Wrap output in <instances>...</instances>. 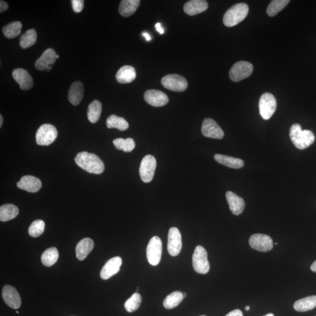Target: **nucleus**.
I'll return each mask as SVG.
<instances>
[{
    "instance_id": "obj_1",
    "label": "nucleus",
    "mask_w": 316,
    "mask_h": 316,
    "mask_svg": "<svg viewBox=\"0 0 316 316\" xmlns=\"http://www.w3.org/2000/svg\"><path fill=\"white\" fill-rule=\"evenodd\" d=\"M75 161L77 165L90 173L100 175L104 172L105 163L96 154L81 152L77 154Z\"/></svg>"
},
{
    "instance_id": "obj_2",
    "label": "nucleus",
    "mask_w": 316,
    "mask_h": 316,
    "mask_svg": "<svg viewBox=\"0 0 316 316\" xmlns=\"http://www.w3.org/2000/svg\"><path fill=\"white\" fill-rule=\"evenodd\" d=\"M289 136L294 146L299 150H305L315 141L314 133L310 130H302L301 125L293 124L290 128Z\"/></svg>"
},
{
    "instance_id": "obj_3",
    "label": "nucleus",
    "mask_w": 316,
    "mask_h": 316,
    "mask_svg": "<svg viewBox=\"0 0 316 316\" xmlns=\"http://www.w3.org/2000/svg\"><path fill=\"white\" fill-rule=\"evenodd\" d=\"M248 12L249 7L246 3L241 2L235 4L225 12L223 17V23L226 27H234L246 18Z\"/></svg>"
},
{
    "instance_id": "obj_4",
    "label": "nucleus",
    "mask_w": 316,
    "mask_h": 316,
    "mask_svg": "<svg viewBox=\"0 0 316 316\" xmlns=\"http://www.w3.org/2000/svg\"><path fill=\"white\" fill-rule=\"evenodd\" d=\"M57 134V129L53 125L50 124L42 125L37 132V144L41 146H50L56 140Z\"/></svg>"
},
{
    "instance_id": "obj_5",
    "label": "nucleus",
    "mask_w": 316,
    "mask_h": 316,
    "mask_svg": "<svg viewBox=\"0 0 316 316\" xmlns=\"http://www.w3.org/2000/svg\"><path fill=\"white\" fill-rule=\"evenodd\" d=\"M192 263L196 272L201 274L208 273L210 270L207 251L201 246H197L193 255Z\"/></svg>"
},
{
    "instance_id": "obj_6",
    "label": "nucleus",
    "mask_w": 316,
    "mask_h": 316,
    "mask_svg": "<svg viewBox=\"0 0 316 316\" xmlns=\"http://www.w3.org/2000/svg\"><path fill=\"white\" fill-rule=\"evenodd\" d=\"M254 70L252 64L246 61H240L232 66L229 76L232 81L238 82L251 76Z\"/></svg>"
},
{
    "instance_id": "obj_7",
    "label": "nucleus",
    "mask_w": 316,
    "mask_h": 316,
    "mask_svg": "<svg viewBox=\"0 0 316 316\" xmlns=\"http://www.w3.org/2000/svg\"><path fill=\"white\" fill-rule=\"evenodd\" d=\"M161 84L164 88L176 92L185 91L188 86V81L185 77L177 74L164 76L161 80Z\"/></svg>"
},
{
    "instance_id": "obj_8",
    "label": "nucleus",
    "mask_w": 316,
    "mask_h": 316,
    "mask_svg": "<svg viewBox=\"0 0 316 316\" xmlns=\"http://www.w3.org/2000/svg\"><path fill=\"white\" fill-rule=\"evenodd\" d=\"M162 253V243L160 238L154 236L150 240L147 248V257L151 265L159 263Z\"/></svg>"
},
{
    "instance_id": "obj_9",
    "label": "nucleus",
    "mask_w": 316,
    "mask_h": 316,
    "mask_svg": "<svg viewBox=\"0 0 316 316\" xmlns=\"http://www.w3.org/2000/svg\"><path fill=\"white\" fill-rule=\"evenodd\" d=\"M260 114L264 120H269L276 111V101L271 93H265L261 96L259 102Z\"/></svg>"
},
{
    "instance_id": "obj_10",
    "label": "nucleus",
    "mask_w": 316,
    "mask_h": 316,
    "mask_svg": "<svg viewBox=\"0 0 316 316\" xmlns=\"http://www.w3.org/2000/svg\"><path fill=\"white\" fill-rule=\"evenodd\" d=\"M157 167L156 158L151 155L145 157L140 164V175L141 179L145 183L152 181Z\"/></svg>"
},
{
    "instance_id": "obj_11",
    "label": "nucleus",
    "mask_w": 316,
    "mask_h": 316,
    "mask_svg": "<svg viewBox=\"0 0 316 316\" xmlns=\"http://www.w3.org/2000/svg\"><path fill=\"white\" fill-rule=\"evenodd\" d=\"M251 248L261 252H267L272 250L273 241L270 236L263 234H256L251 235L249 240Z\"/></svg>"
},
{
    "instance_id": "obj_12",
    "label": "nucleus",
    "mask_w": 316,
    "mask_h": 316,
    "mask_svg": "<svg viewBox=\"0 0 316 316\" xmlns=\"http://www.w3.org/2000/svg\"><path fill=\"white\" fill-rule=\"evenodd\" d=\"M182 247V235L176 227L169 229L167 237V250L171 256L176 257L181 251Z\"/></svg>"
},
{
    "instance_id": "obj_13",
    "label": "nucleus",
    "mask_w": 316,
    "mask_h": 316,
    "mask_svg": "<svg viewBox=\"0 0 316 316\" xmlns=\"http://www.w3.org/2000/svg\"><path fill=\"white\" fill-rule=\"evenodd\" d=\"M202 133L205 137L221 140L224 136L223 131L214 120L206 118L203 121Z\"/></svg>"
},
{
    "instance_id": "obj_14",
    "label": "nucleus",
    "mask_w": 316,
    "mask_h": 316,
    "mask_svg": "<svg viewBox=\"0 0 316 316\" xmlns=\"http://www.w3.org/2000/svg\"><path fill=\"white\" fill-rule=\"evenodd\" d=\"M144 97L145 101L154 107H162L169 102L168 96L160 90H148Z\"/></svg>"
},
{
    "instance_id": "obj_15",
    "label": "nucleus",
    "mask_w": 316,
    "mask_h": 316,
    "mask_svg": "<svg viewBox=\"0 0 316 316\" xmlns=\"http://www.w3.org/2000/svg\"><path fill=\"white\" fill-rule=\"evenodd\" d=\"M2 296L3 300L9 307L17 309L21 305L20 295L14 287L11 285H5L2 289Z\"/></svg>"
},
{
    "instance_id": "obj_16",
    "label": "nucleus",
    "mask_w": 316,
    "mask_h": 316,
    "mask_svg": "<svg viewBox=\"0 0 316 316\" xmlns=\"http://www.w3.org/2000/svg\"><path fill=\"white\" fill-rule=\"evenodd\" d=\"M12 77L16 82L18 83L19 88L22 90H28L34 86V80L27 70L18 68L12 72Z\"/></svg>"
},
{
    "instance_id": "obj_17",
    "label": "nucleus",
    "mask_w": 316,
    "mask_h": 316,
    "mask_svg": "<svg viewBox=\"0 0 316 316\" xmlns=\"http://www.w3.org/2000/svg\"><path fill=\"white\" fill-rule=\"evenodd\" d=\"M121 264L122 259L120 257H113L109 260L101 270V278L107 280L115 275L120 271Z\"/></svg>"
},
{
    "instance_id": "obj_18",
    "label": "nucleus",
    "mask_w": 316,
    "mask_h": 316,
    "mask_svg": "<svg viewBox=\"0 0 316 316\" xmlns=\"http://www.w3.org/2000/svg\"><path fill=\"white\" fill-rule=\"evenodd\" d=\"M56 52L52 48L47 49L35 62V67L39 70H47L56 62Z\"/></svg>"
},
{
    "instance_id": "obj_19",
    "label": "nucleus",
    "mask_w": 316,
    "mask_h": 316,
    "mask_svg": "<svg viewBox=\"0 0 316 316\" xmlns=\"http://www.w3.org/2000/svg\"><path fill=\"white\" fill-rule=\"evenodd\" d=\"M17 186L19 189L26 190L28 192L36 193L42 188V182L37 177L27 175L21 177Z\"/></svg>"
},
{
    "instance_id": "obj_20",
    "label": "nucleus",
    "mask_w": 316,
    "mask_h": 316,
    "mask_svg": "<svg viewBox=\"0 0 316 316\" xmlns=\"http://www.w3.org/2000/svg\"><path fill=\"white\" fill-rule=\"evenodd\" d=\"M226 199L230 211L235 215H240L245 209V202L243 198H240L234 193L228 191L226 193Z\"/></svg>"
},
{
    "instance_id": "obj_21",
    "label": "nucleus",
    "mask_w": 316,
    "mask_h": 316,
    "mask_svg": "<svg viewBox=\"0 0 316 316\" xmlns=\"http://www.w3.org/2000/svg\"><path fill=\"white\" fill-rule=\"evenodd\" d=\"M208 2L205 0H191L184 5L183 9L189 15H195L207 10Z\"/></svg>"
},
{
    "instance_id": "obj_22",
    "label": "nucleus",
    "mask_w": 316,
    "mask_h": 316,
    "mask_svg": "<svg viewBox=\"0 0 316 316\" xmlns=\"http://www.w3.org/2000/svg\"><path fill=\"white\" fill-rule=\"evenodd\" d=\"M84 96V86L82 82L76 81L71 85L68 93V100L71 104L77 105L82 101Z\"/></svg>"
},
{
    "instance_id": "obj_23",
    "label": "nucleus",
    "mask_w": 316,
    "mask_h": 316,
    "mask_svg": "<svg viewBox=\"0 0 316 316\" xmlns=\"http://www.w3.org/2000/svg\"><path fill=\"white\" fill-rule=\"evenodd\" d=\"M95 243L91 238H85L77 244L76 248L77 259L80 261L86 259L88 255L91 253Z\"/></svg>"
},
{
    "instance_id": "obj_24",
    "label": "nucleus",
    "mask_w": 316,
    "mask_h": 316,
    "mask_svg": "<svg viewBox=\"0 0 316 316\" xmlns=\"http://www.w3.org/2000/svg\"><path fill=\"white\" fill-rule=\"evenodd\" d=\"M136 78V71L131 66L125 65L121 67L116 74L117 82L122 84L130 83Z\"/></svg>"
},
{
    "instance_id": "obj_25",
    "label": "nucleus",
    "mask_w": 316,
    "mask_h": 316,
    "mask_svg": "<svg viewBox=\"0 0 316 316\" xmlns=\"http://www.w3.org/2000/svg\"><path fill=\"white\" fill-rule=\"evenodd\" d=\"M140 2V0H122L119 5V13L122 17H130L137 11Z\"/></svg>"
},
{
    "instance_id": "obj_26",
    "label": "nucleus",
    "mask_w": 316,
    "mask_h": 316,
    "mask_svg": "<svg viewBox=\"0 0 316 316\" xmlns=\"http://www.w3.org/2000/svg\"><path fill=\"white\" fill-rule=\"evenodd\" d=\"M214 159L219 163L223 164L225 166L233 169H240L244 166V162L243 160L224 155L216 154L214 156Z\"/></svg>"
},
{
    "instance_id": "obj_27",
    "label": "nucleus",
    "mask_w": 316,
    "mask_h": 316,
    "mask_svg": "<svg viewBox=\"0 0 316 316\" xmlns=\"http://www.w3.org/2000/svg\"><path fill=\"white\" fill-rule=\"evenodd\" d=\"M293 307L296 311L304 312L316 308V296H308L296 301Z\"/></svg>"
},
{
    "instance_id": "obj_28",
    "label": "nucleus",
    "mask_w": 316,
    "mask_h": 316,
    "mask_svg": "<svg viewBox=\"0 0 316 316\" xmlns=\"http://www.w3.org/2000/svg\"><path fill=\"white\" fill-rule=\"evenodd\" d=\"M19 214V209L17 206L12 204H6L0 208V220L8 221L17 217Z\"/></svg>"
},
{
    "instance_id": "obj_29",
    "label": "nucleus",
    "mask_w": 316,
    "mask_h": 316,
    "mask_svg": "<svg viewBox=\"0 0 316 316\" xmlns=\"http://www.w3.org/2000/svg\"><path fill=\"white\" fill-rule=\"evenodd\" d=\"M59 259V252L55 247H51L45 250L41 256V262L45 266L51 267Z\"/></svg>"
},
{
    "instance_id": "obj_30",
    "label": "nucleus",
    "mask_w": 316,
    "mask_h": 316,
    "mask_svg": "<svg viewBox=\"0 0 316 316\" xmlns=\"http://www.w3.org/2000/svg\"><path fill=\"white\" fill-rule=\"evenodd\" d=\"M37 33L34 29H30L19 38V45L22 49H27L37 43Z\"/></svg>"
},
{
    "instance_id": "obj_31",
    "label": "nucleus",
    "mask_w": 316,
    "mask_h": 316,
    "mask_svg": "<svg viewBox=\"0 0 316 316\" xmlns=\"http://www.w3.org/2000/svg\"><path fill=\"white\" fill-rule=\"evenodd\" d=\"M102 111V105L99 101H93L89 105L88 117L90 122L96 123L101 117Z\"/></svg>"
},
{
    "instance_id": "obj_32",
    "label": "nucleus",
    "mask_w": 316,
    "mask_h": 316,
    "mask_svg": "<svg viewBox=\"0 0 316 316\" xmlns=\"http://www.w3.org/2000/svg\"><path fill=\"white\" fill-rule=\"evenodd\" d=\"M106 124L108 128H115L121 131L127 130L129 128L128 122L124 118L114 114L108 117Z\"/></svg>"
},
{
    "instance_id": "obj_33",
    "label": "nucleus",
    "mask_w": 316,
    "mask_h": 316,
    "mask_svg": "<svg viewBox=\"0 0 316 316\" xmlns=\"http://www.w3.org/2000/svg\"><path fill=\"white\" fill-rule=\"evenodd\" d=\"M22 27V25L21 22H12L2 28V32L6 38H15L21 34Z\"/></svg>"
},
{
    "instance_id": "obj_34",
    "label": "nucleus",
    "mask_w": 316,
    "mask_h": 316,
    "mask_svg": "<svg viewBox=\"0 0 316 316\" xmlns=\"http://www.w3.org/2000/svg\"><path fill=\"white\" fill-rule=\"evenodd\" d=\"M183 298L181 292H173L164 299L163 301L164 308L166 309L175 308L182 302Z\"/></svg>"
},
{
    "instance_id": "obj_35",
    "label": "nucleus",
    "mask_w": 316,
    "mask_h": 316,
    "mask_svg": "<svg viewBox=\"0 0 316 316\" xmlns=\"http://www.w3.org/2000/svg\"><path fill=\"white\" fill-rule=\"evenodd\" d=\"M114 146L118 150L123 151L125 153H131L135 147V143L133 138H117L113 141Z\"/></svg>"
},
{
    "instance_id": "obj_36",
    "label": "nucleus",
    "mask_w": 316,
    "mask_h": 316,
    "mask_svg": "<svg viewBox=\"0 0 316 316\" xmlns=\"http://www.w3.org/2000/svg\"><path fill=\"white\" fill-rule=\"evenodd\" d=\"M290 2L289 0H273L269 3L266 12L269 17H274L281 11Z\"/></svg>"
},
{
    "instance_id": "obj_37",
    "label": "nucleus",
    "mask_w": 316,
    "mask_h": 316,
    "mask_svg": "<svg viewBox=\"0 0 316 316\" xmlns=\"http://www.w3.org/2000/svg\"><path fill=\"white\" fill-rule=\"evenodd\" d=\"M141 302V296L138 293H135L125 302L124 307L127 312H134L140 308Z\"/></svg>"
},
{
    "instance_id": "obj_38",
    "label": "nucleus",
    "mask_w": 316,
    "mask_h": 316,
    "mask_svg": "<svg viewBox=\"0 0 316 316\" xmlns=\"http://www.w3.org/2000/svg\"><path fill=\"white\" fill-rule=\"evenodd\" d=\"M45 228V224L43 220H35L32 222L30 227H29V234L33 238L40 237L44 233Z\"/></svg>"
},
{
    "instance_id": "obj_39",
    "label": "nucleus",
    "mask_w": 316,
    "mask_h": 316,
    "mask_svg": "<svg viewBox=\"0 0 316 316\" xmlns=\"http://www.w3.org/2000/svg\"><path fill=\"white\" fill-rule=\"evenodd\" d=\"M85 1L83 0H72V4L74 11L77 13L81 12L84 8Z\"/></svg>"
},
{
    "instance_id": "obj_40",
    "label": "nucleus",
    "mask_w": 316,
    "mask_h": 316,
    "mask_svg": "<svg viewBox=\"0 0 316 316\" xmlns=\"http://www.w3.org/2000/svg\"><path fill=\"white\" fill-rule=\"evenodd\" d=\"M225 316H243V312L239 309H235V310L229 313Z\"/></svg>"
},
{
    "instance_id": "obj_41",
    "label": "nucleus",
    "mask_w": 316,
    "mask_h": 316,
    "mask_svg": "<svg viewBox=\"0 0 316 316\" xmlns=\"http://www.w3.org/2000/svg\"><path fill=\"white\" fill-rule=\"evenodd\" d=\"M8 8V4L4 1L1 0L0 1V12H3L7 10Z\"/></svg>"
},
{
    "instance_id": "obj_42",
    "label": "nucleus",
    "mask_w": 316,
    "mask_h": 316,
    "mask_svg": "<svg viewBox=\"0 0 316 316\" xmlns=\"http://www.w3.org/2000/svg\"><path fill=\"white\" fill-rule=\"evenodd\" d=\"M156 27L158 32H159L160 34H163L164 33L163 29L161 27L160 23H157L156 25Z\"/></svg>"
},
{
    "instance_id": "obj_43",
    "label": "nucleus",
    "mask_w": 316,
    "mask_h": 316,
    "mask_svg": "<svg viewBox=\"0 0 316 316\" xmlns=\"http://www.w3.org/2000/svg\"><path fill=\"white\" fill-rule=\"evenodd\" d=\"M311 269L313 272H316V261H315L314 263H313L311 265Z\"/></svg>"
},
{
    "instance_id": "obj_44",
    "label": "nucleus",
    "mask_w": 316,
    "mask_h": 316,
    "mask_svg": "<svg viewBox=\"0 0 316 316\" xmlns=\"http://www.w3.org/2000/svg\"><path fill=\"white\" fill-rule=\"evenodd\" d=\"M143 36L146 38V40L147 41H150L151 40L150 35L148 33H146V32H144V33H143Z\"/></svg>"
},
{
    "instance_id": "obj_45",
    "label": "nucleus",
    "mask_w": 316,
    "mask_h": 316,
    "mask_svg": "<svg viewBox=\"0 0 316 316\" xmlns=\"http://www.w3.org/2000/svg\"><path fill=\"white\" fill-rule=\"evenodd\" d=\"M2 123H3V117H2V115L1 114L0 115V127H2Z\"/></svg>"
},
{
    "instance_id": "obj_46",
    "label": "nucleus",
    "mask_w": 316,
    "mask_h": 316,
    "mask_svg": "<svg viewBox=\"0 0 316 316\" xmlns=\"http://www.w3.org/2000/svg\"><path fill=\"white\" fill-rule=\"evenodd\" d=\"M182 295H183V298H186V296H187L186 295L187 294H186V293H182Z\"/></svg>"
},
{
    "instance_id": "obj_47",
    "label": "nucleus",
    "mask_w": 316,
    "mask_h": 316,
    "mask_svg": "<svg viewBox=\"0 0 316 316\" xmlns=\"http://www.w3.org/2000/svg\"><path fill=\"white\" fill-rule=\"evenodd\" d=\"M250 309V306H246V311H249Z\"/></svg>"
},
{
    "instance_id": "obj_48",
    "label": "nucleus",
    "mask_w": 316,
    "mask_h": 316,
    "mask_svg": "<svg viewBox=\"0 0 316 316\" xmlns=\"http://www.w3.org/2000/svg\"><path fill=\"white\" fill-rule=\"evenodd\" d=\"M274 316V315L272 314H267V315H266L265 316Z\"/></svg>"
},
{
    "instance_id": "obj_49",
    "label": "nucleus",
    "mask_w": 316,
    "mask_h": 316,
    "mask_svg": "<svg viewBox=\"0 0 316 316\" xmlns=\"http://www.w3.org/2000/svg\"><path fill=\"white\" fill-rule=\"evenodd\" d=\"M58 58H59V56L58 55V54H57L56 55V59H58Z\"/></svg>"
},
{
    "instance_id": "obj_50",
    "label": "nucleus",
    "mask_w": 316,
    "mask_h": 316,
    "mask_svg": "<svg viewBox=\"0 0 316 316\" xmlns=\"http://www.w3.org/2000/svg\"><path fill=\"white\" fill-rule=\"evenodd\" d=\"M16 313H17V314H19V312L18 311H17V312H16Z\"/></svg>"
},
{
    "instance_id": "obj_51",
    "label": "nucleus",
    "mask_w": 316,
    "mask_h": 316,
    "mask_svg": "<svg viewBox=\"0 0 316 316\" xmlns=\"http://www.w3.org/2000/svg\"><path fill=\"white\" fill-rule=\"evenodd\" d=\"M275 245H278V243H275Z\"/></svg>"
},
{
    "instance_id": "obj_52",
    "label": "nucleus",
    "mask_w": 316,
    "mask_h": 316,
    "mask_svg": "<svg viewBox=\"0 0 316 316\" xmlns=\"http://www.w3.org/2000/svg\"></svg>"
}]
</instances>
